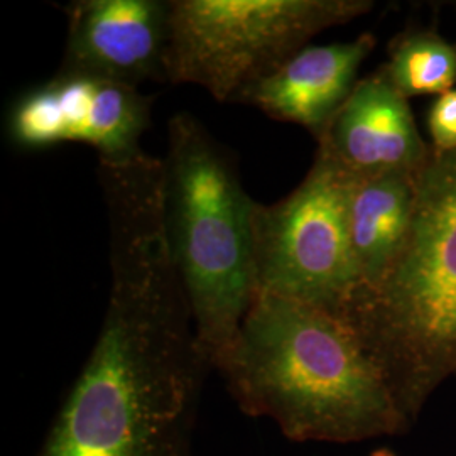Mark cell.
I'll return each instance as SVG.
<instances>
[{
  "instance_id": "1",
  "label": "cell",
  "mask_w": 456,
  "mask_h": 456,
  "mask_svg": "<svg viewBox=\"0 0 456 456\" xmlns=\"http://www.w3.org/2000/svg\"><path fill=\"white\" fill-rule=\"evenodd\" d=\"M98 180L110 244L107 311L36 456H191L212 365L167 239L163 163L107 164Z\"/></svg>"
},
{
  "instance_id": "2",
  "label": "cell",
  "mask_w": 456,
  "mask_h": 456,
  "mask_svg": "<svg viewBox=\"0 0 456 456\" xmlns=\"http://www.w3.org/2000/svg\"><path fill=\"white\" fill-rule=\"evenodd\" d=\"M239 408L297 443H362L412 424L354 330L340 316L257 293L216 369Z\"/></svg>"
},
{
  "instance_id": "3",
  "label": "cell",
  "mask_w": 456,
  "mask_h": 456,
  "mask_svg": "<svg viewBox=\"0 0 456 456\" xmlns=\"http://www.w3.org/2000/svg\"><path fill=\"white\" fill-rule=\"evenodd\" d=\"M354 330L414 426L456 375V149L416 178L406 242L375 284L357 288L337 314Z\"/></svg>"
},
{
  "instance_id": "4",
  "label": "cell",
  "mask_w": 456,
  "mask_h": 456,
  "mask_svg": "<svg viewBox=\"0 0 456 456\" xmlns=\"http://www.w3.org/2000/svg\"><path fill=\"white\" fill-rule=\"evenodd\" d=\"M166 228L212 369L227 359L256 296L252 215L233 154L195 115L167 122Z\"/></svg>"
},
{
  "instance_id": "5",
  "label": "cell",
  "mask_w": 456,
  "mask_h": 456,
  "mask_svg": "<svg viewBox=\"0 0 456 456\" xmlns=\"http://www.w3.org/2000/svg\"><path fill=\"white\" fill-rule=\"evenodd\" d=\"M166 82L196 85L216 102L276 71L316 34L374 9L370 0H169Z\"/></svg>"
},
{
  "instance_id": "6",
  "label": "cell",
  "mask_w": 456,
  "mask_h": 456,
  "mask_svg": "<svg viewBox=\"0 0 456 456\" xmlns=\"http://www.w3.org/2000/svg\"><path fill=\"white\" fill-rule=\"evenodd\" d=\"M352 183L320 152L306 178L252 215L257 293L276 294L338 314L359 286L348 208Z\"/></svg>"
},
{
  "instance_id": "7",
  "label": "cell",
  "mask_w": 456,
  "mask_h": 456,
  "mask_svg": "<svg viewBox=\"0 0 456 456\" xmlns=\"http://www.w3.org/2000/svg\"><path fill=\"white\" fill-rule=\"evenodd\" d=\"M152 97L139 88L90 75L58 71L17 98L7 134L22 149L85 144L98 161L120 163L141 154Z\"/></svg>"
},
{
  "instance_id": "8",
  "label": "cell",
  "mask_w": 456,
  "mask_h": 456,
  "mask_svg": "<svg viewBox=\"0 0 456 456\" xmlns=\"http://www.w3.org/2000/svg\"><path fill=\"white\" fill-rule=\"evenodd\" d=\"M68 19L63 73L90 75L139 88L166 82L171 2L75 0Z\"/></svg>"
},
{
  "instance_id": "9",
  "label": "cell",
  "mask_w": 456,
  "mask_h": 456,
  "mask_svg": "<svg viewBox=\"0 0 456 456\" xmlns=\"http://www.w3.org/2000/svg\"><path fill=\"white\" fill-rule=\"evenodd\" d=\"M354 181L391 173L419 175L431 156L408 98L382 66L360 78L318 139V151Z\"/></svg>"
},
{
  "instance_id": "10",
  "label": "cell",
  "mask_w": 456,
  "mask_h": 456,
  "mask_svg": "<svg viewBox=\"0 0 456 456\" xmlns=\"http://www.w3.org/2000/svg\"><path fill=\"white\" fill-rule=\"evenodd\" d=\"M375 46L377 39L370 33L348 43L308 45L245 88L237 103L256 107L279 122L301 126L318 141L359 82V68Z\"/></svg>"
},
{
  "instance_id": "11",
  "label": "cell",
  "mask_w": 456,
  "mask_h": 456,
  "mask_svg": "<svg viewBox=\"0 0 456 456\" xmlns=\"http://www.w3.org/2000/svg\"><path fill=\"white\" fill-rule=\"evenodd\" d=\"M418 175L391 173L352 183L348 225L359 286L375 284L406 242Z\"/></svg>"
},
{
  "instance_id": "12",
  "label": "cell",
  "mask_w": 456,
  "mask_h": 456,
  "mask_svg": "<svg viewBox=\"0 0 456 456\" xmlns=\"http://www.w3.org/2000/svg\"><path fill=\"white\" fill-rule=\"evenodd\" d=\"M382 69L408 100L440 97L456 88V45L431 29L409 28L392 39Z\"/></svg>"
},
{
  "instance_id": "13",
  "label": "cell",
  "mask_w": 456,
  "mask_h": 456,
  "mask_svg": "<svg viewBox=\"0 0 456 456\" xmlns=\"http://www.w3.org/2000/svg\"><path fill=\"white\" fill-rule=\"evenodd\" d=\"M429 146L436 154L456 149V88L443 94L431 103L428 112Z\"/></svg>"
},
{
  "instance_id": "14",
  "label": "cell",
  "mask_w": 456,
  "mask_h": 456,
  "mask_svg": "<svg viewBox=\"0 0 456 456\" xmlns=\"http://www.w3.org/2000/svg\"><path fill=\"white\" fill-rule=\"evenodd\" d=\"M370 456H399L395 452H392L391 448H386V446H382V448H377L374 450Z\"/></svg>"
}]
</instances>
